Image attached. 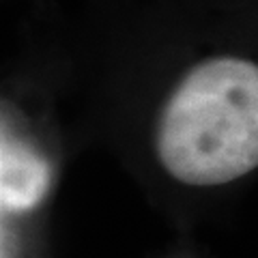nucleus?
Here are the masks:
<instances>
[{"label":"nucleus","mask_w":258,"mask_h":258,"mask_svg":"<svg viewBox=\"0 0 258 258\" xmlns=\"http://www.w3.org/2000/svg\"><path fill=\"white\" fill-rule=\"evenodd\" d=\"M157 157L176 181L211 187L237 181L258 164V67L220 56L196 64L157 125Z\"/></svg>","instance_id":"1"},{"label":"nucleus","mask_w":258,"mask_h":258,"mask_svg":"<svg viewBox=\"0 0 258 258\" xmlns=\"http://www.w3.org/2000/svg\"><path fill=\"white\" fill-rule=\"evenodd\" d=\"M52 168L28 140L0 120V209L30 211L50 191Z\"/></svg>","instance_id":"2"}]
</instances>
